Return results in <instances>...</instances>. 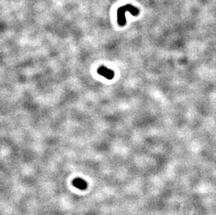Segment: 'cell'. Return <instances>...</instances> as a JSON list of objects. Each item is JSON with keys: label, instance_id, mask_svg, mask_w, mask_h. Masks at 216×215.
Here are the masks:
<instances>
[{"label": "cell", "instance_id": "2", "mask_svg": "<svg viewBox=\"0 0 216 215\" xmlns=\"http://www.w3.org/2000/svg\"><path fill=\"white\" fill-rule=\"evenodd\" d=\"M97 73L101 76H104L108 80H112L114 77V71H113L109 69L104 66H101L98 69Z\"/></svg>", "mask_w": 216, "mask_h": 215}, {"label": "cell", "instance_id": "1", "mask_svg": "<svg viewBox=\"0 0 216 215\" xmlns=\"http://www.w3.org/2000/svg\"><path fill=\"white\" fill-rule=\"evenodd\" d=\"M126 11H129L134 16H137L140 12L137 7L131 4H127L119 8L117 11V17H118V23L120 26H124L126 23V18H125Z\"/></svg>", "mask_w": 216, "mask_h": 215}]
</instances>
